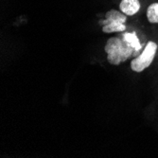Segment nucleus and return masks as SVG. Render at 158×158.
<instances>
[{"mask_svg":"<svg viewBox=\"0 0 158 158\" xmlns=\"http://www.w3.org/2000/svg\"><path fill=\"white\" fill-rule=\"evenodd\" d=\"M120 11L125 13L128 16L135 15L140 10L139 0H121L119 4Z\"/></svg>","mask_w":158,"mask_h":158,"instance_id":"4","label":"nucleus"},{"mask_svg":"<svg viewBox=\"0 0 158 158\" xmlns=\"http://www.w3.org/2000/svg\"><path fill=\"white\" fill-rule=\"evenodd\" d=\"M158 46L156 43L150 41L147 43V45L145 48L143 49V51L135 58H134L131 62V68L133 71L137 73L142 72L143 70H145L147 67H149L153 59L155 57V54L157 52Z\"/></svg>","mask_w":158,"mask_h":158,"instance_id":"3","label":"nucleus"},{"mask_svg":"<svg viewBox=\"0 0 158 158\" xmlns=\"http://www.w3.org/2000/svg\"><path fill=\"white\" fill-rule=\"evenodd\" d=\"M127 16L122 11L119 12L116 10H111L106 12L105 19L99 22L102 25V31L104 33L113 32H123L126 31L125 22L127 21Z\"/></svg>","mask_w":158,"mask_h":158,"instance_id":"2","label":"nucleus"},{"mask_svg":"<svg viewBox=\"0 0 158 158\" xmlns=\"http://www.w3.org/2000/svg\"><path fill=\"white\" fill-rule=\"evenodd\" d=\"M147 18L150 23H158V3H152L148 7Z\"/></svg>","mask_w":158,"mask_h":158,"instance_id":"5","label":"nucleus"},{"mask_svg":"<svg viewBox=\"0 0 158 158\" xmlns=\"http://www.w3.org/2000/svg\"><path fill=\"white\" fill-rule=\"evenodd\" d=\"M143 45L135 32H123L119 36L107 40L104 51L107 53V61L110 64L119 65L129 58H135L141 52Z\"/></svg>","mask_w":158,"mask_h":158,"instance_id":"1","label":"nucleus"}]
</instances>
